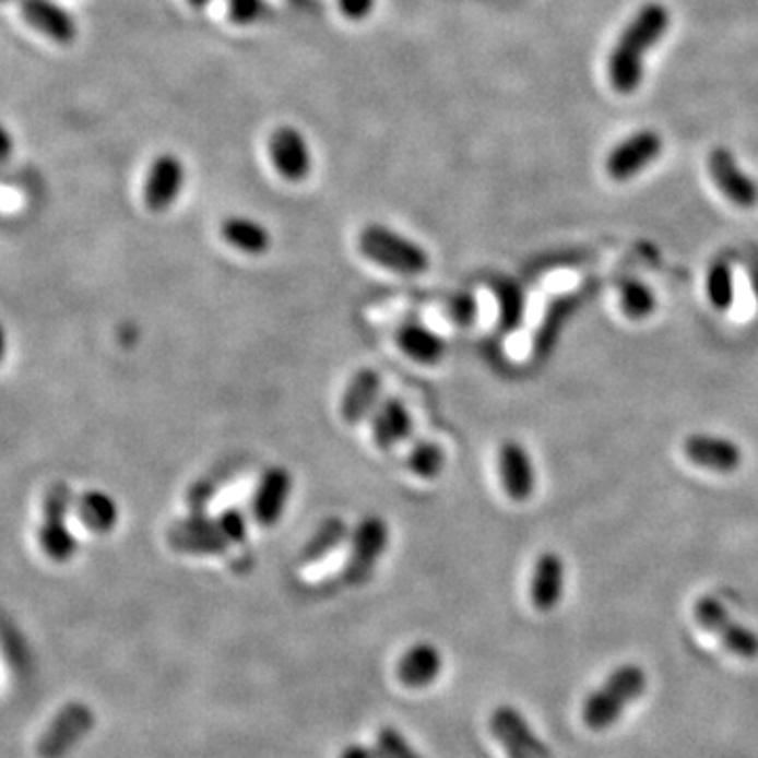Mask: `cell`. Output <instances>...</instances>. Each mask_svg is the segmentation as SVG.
<instances>
[{
	"label": "cell",
	"instance_id": "cell-15",
	"mask_svg": "<svg viewBox=\"0 0 758 758\" xmlns=\"http://www.w3.org/2000/svg\"><path fill=\"white\" fill-rule=\"evenodd\" d=\"M499 478L504 491L514 501H525L535 491V472L525 447L517 440H508L499 449Z\"/></svg>",
	"mask_w": 758,
	"mask_h": 758
},
{
	"label": "cell",
	"instance_id": "cell-17",
	"mask_svg": "<svg viewBox=\"0 0 758 758\" xmlns=\"http://www.w3.org/2000/svg\"><path fill=\"white\" fill-rule=\"evenodd\" d=\"M442 672V653L433 642H417L403 653L396 666L399 680L408 689L433 685Z\"/></svg>",
	"mask_w": 758,
	"mask_h": 758
},
{
	"label": "cell",
	"instance_id": "cell-29",
	"mask_svg": "<svg viewBox=\"0 0 758 758\" xmlns=\"http://www.w3.org/2000/svg\"><path fill=\"white\" fill-rule=\"evenodd\" d=\"M708 297L719 310H727L733 301V279H731L730 265L725 262L714 263L708 272L706 281Z\"/></svg>",
	"mask_w": 758,
	"mask_h": 758
},
{
	"label": "cell",
	"instance_id": "cell-19",
	"mask_svg": "<svg viewBox=\"0 0 758 758\" xmlns=\"http://www.w3.org/2000/svg\"><path fill=\"white\" fill-rule=\"evenodd\" d=\"M565 565L555 553H544L535 560L531 578V603L537 612H553L562 599Z\"/></svg>",
	"mask_w": 758,
	"mask_h": 758
},
{
	"label": "cell",
	"instance_id": "cell-39",
	"mask_svg": "<svg viewBox=\"0 0 758 758\" xmlns=\"http://www.w3.org/2000/svg\"><path fill=\"white\" fill-rule=\"evenodd\" d=\"M2 352H4V333L0 329V358H2Z\"/></svg>",
	"mask_w": 758,
	"mask_h": 758
},
{
	"label": "cell",
	"instance_id": "cell-24",
	"mask_svg": "<svg viewBox=\"0 0 758 758\" xmlns=\"http://www.w3.org/2000/svg\"><path fill=\"white\" fill-rule=\"evenodd\" d=\"M346 537H348V526H346V523H344L342 519H337V517L327 519V521L312 533V537L308 540V544L304 546L299 560H301L304 565L319 562L322 558H327V556L331 555L335 548H340V546L344 544Z\"/></svg>",
	"mask_w": 758,
	"mask_h": 758
},
{
	"label": "cell",
	"instance_id": "cell-9",
	"mask_svg": "<svg viewBox=\"0 0 758 758\" xmlns=\"http://www.w3.org/2000/svg\"><path fill=\"white\" fill-rule=\"evenodd\" d=\"M708 171L716 188L739 209H753L758 204V186L746 176L727 147H714L708 158Z\"/></svg>",
	"mask_w": 758,
	"mask_h": 758
},
{
	"label": "cell",
	"instance_id": "cell-22",
	"mask_svg": "<svg viewBox=\"0 0 758 758\" xmlns=\"http://www.w3.org/2000/svg\"><path fill=\"white\" fill-rule=\"evenodd\" d=\"M222 236L226 242H230L234 249L247 253V256H263L270 245H272V236L268 233V228L251 220V217H242V215H233L222 224Z\"/></svg>",
	"mask_w": 758,
	"mask_h": 758
},
{
	"label": "cell",
	"instance_id": "cell-33",
	"mask_svg": "<svg viewBox=\"0 0 758 758\" xmlns=\"http://www.w3.org/2000/svg\"><path fill=\"white\" fill-rule=\"evenodd\" d=\"M70 499H72V494L68 487H56L51 489V494L47 496V501H45V512H47V519H58V521H63L68 508H70Z\"/></svg>",
	"mask_w": 758,
	"mask_h": 758
},
{
	"label": "cell",
	"instance_id": "cell-34",
	"mask_svg": "<svg viewBox=\"0 0 758 758\" xmlns=\"http://www.w3.org/2000/svg\"><path fill=\"white\" fill-rule=\"evenodd\" d=\"M230 17L236 24H251L262 11V0H228Z\"/></svg>",
	"mask_w": 758,
	"mask_h": 758
},
{
	"label": "cell",
	"instance_id": "cell-26",
	"mask_svg": "<svg viewBox=\"0 0 758 758\" xmlns=\"http://www.w3.org/2000/svg\"><path fill=\"white\" fill-rule=\"evenodd\" d=\"M40 544L54 560H68L76 550L74 535L70 533L66 523L58 519H47V525L40 531Z\"/></svg>",
	"mask_w": 758,
	"mask_h": 758
},
{
	"label": "cell",
	"instance_id": "cell-3",
	"mask_svg": "<svg viewBox=\"0 0 758 758\" xmlns=\"http://www.w3.org/2000/svg\"><path fill=\"white\" fill-rule=\"evenodd\" d=\"M647 676L639 666L617 668L607 678V683L583 703V725L592 731L612 727L613 721L624 712V708L641 698Z\"/></svg>",
	"mask_w": 758,
	"mask_h": 758
},
{
	"label": "cell",
	"instance_id": "cell-28",
	"mask_svg": "<svg viewBox=\"0 0 758 758\" xmlns=\"http://www.w3.org/2000/svg\"><path fill=\"white\" fill-rule=\"evenodd\" d=\"M621 308L630 319H644L655 310V297L642 283L628 281L621 285Z\"/></svg>",
	"mask_w": 758,
	"mask_h": 758
},
{
	"label": "cell",
	"instance_id": "cell-18",
	"mask_svg": "<svg viewBox=\"0 0 758 758\" xmlns=\"http://www.w3.org/2000/svg\"><path fill=\"white\" fill-rule=\"evenodd\" d=\"M379 394H381V378L376 369H360L358 374L352 376L344 396H342V417L348 424H360L379 405Z\"/></svg>",
	"mask_w": 758,
	"mask_h": 758
},
{
	"label": "cell",
	"instance_id": "cell-8",
	"mask_svg": "<svg viewBox=\"0 0 758 758\" xmlns=\"http://www.w3.org/2000/svg\"><path fill=\"white\" fill-rule=\"evenodd\" d=\"M95 725L93 710L85 703H68L38 744V755L43 758H63L76 748V744L87 735Z\"/></svg>",
	"mask_w": 758,
	"mask_h": 758
},
{
	"label": "cell",
	"instance_id": "cell-31",
	"mask_svg": "<svg viewBox=\"0 0 758 758\" xmlns=\"http://www.w3.org/2000/svg\"><path fill=\"white\" fill-rule=\"evenodd\" d=\"M217 521H220V525L224 529V533H226V537H228V542H230L233 546L234 544L245 542L249 525H247V517H245L242 510H238V508H228V510H224V512L217 517Z\"/></svg>",
	"mask_w": 758,
	"mask_h": 758
},
{
	"label": "cell",
	"instance_id": "cell-12",
	"mask_svg": "<svg viewBox=\"0 0 758 758\" xmlns=\"http://www.w3.org/2000/svg\"><path fill=\"white\" fill-rule=\"evenodd\" d=\"M292 472L281 466L268 467L258 483L253 496V517L262 526H274L285 514L292 499Z\"/></svg>",
	"mask_w": 758,
	"mask_h": 758
},
{
	"label": "cell",
	"instance_id": "cell-13",
	"mask_svg": "<svg viewBox=\"0 0 758 758\" xmlns=\"http://www.w3.org/2000/svg\"><path fill=\"white\" fill-rule=\"evenodd\" d=\"M183 165L174 154L158 156L150 169H147L146 183H144V201L150 211L161 213L167 211L176 203L181 188H183Z\"/></svg>",
	"mask_w": 758,
	"mask_h": 758
},
{
	"label": "cell",
	"instance_id": "cell-20",
	"mask_svg": "<svg viewBox=\"0 0 758 758\" xmlns=\"http://www.w3.org/2000/svg\"><path fill=\"white\" fill-rule=\"evenodd\" d=\"M371 430L379 449H392L411 437L413 417L403 401L386 399L371 415Z\"/></svg>",
	"mask_w": 758,
	"mask_h": 758
},
{
	"label": "cell",
	"instance_id": "cell-27",
	"mask_svg": "<svg viewBox=\"0 0 758 758\" xmlns=\"http://www.w3.org/2000/svg\"><path fill=\"white\" fill-rule=\"evenodd\" d=\"M497 301H499V317H501V327L506 331L514 329L525 312V301H523V293L521 289L510 283V281H499L496 285Z\"/></svg>",
	"mask_w": 758,
	"mask_h": 758
},
{
	"label": "cell",
	"instance_id": "cell-21",
	"mask_svg": "<svg viewBox=\"0 0 758 758\" xmlns=\"http://www.w3.org/2000/svg\"><path fill=\"white\" fill-rule=\"evenodd\" d=\"M396 344L411 360L422 365H435L447 351L445 340L419 322H405L396 333Z\"/></svg>",
	"mask_w": 758,
	"mask_h": 758
},
{
	"label": "cell",
	"instance_id": "cell-1",
	"mask_svg": "<svg viewBox=\"0 0 758 758\" xmlns=\"http://www.w3.org/2000/svg\"><path fill=\"white\" fill-rule=\"evenodd\" d=\"M671 24L668 9L649 2L621 32L609 58V81L617 93H632L642 81V63L647 51L662 40Z\"/></svg>",
	"mask_w": 758,
	"mask_h": 758
},
{
	"label": "cell",
	"instance_id": "cell-40",
	"mask_svg": "<svg viewBox=\"0 0 758 758\" xmlns=\"http://www.w3.org/2000/svg\"><path fill=\"white\" fill-rule=\"evenodd\" d=\"M0 2H17V0H0Z\"/></svg>",
	"mask_w": 758,
	"mask_h": 758
},
{
	"label": "cell",
	"instance_id": "cell-35",
	"mask_svg": "<svg viewBox=\"0 0 758 758\" xmlns=\"http://www.w3.org/2000/svg\"><path fill=\"white\" fill-rule=\"evenodd\" d=\"M376 0H340V9L348 20H365L374 11Z\"/></svg>",
	"mask_w": 758,
	"mask_h": 758
},
{
	"label": "cell",
	"instance_id": "cell-11",
	"mask_svg": "<svg viewBox=\"0 0 758 758\" xmlns=\"http://www.w3.org/2000/svg\"><path fill=\"white\" fill-rule=\"evenodd\" d=\"M660 152L662 138L655 131H639L613 147L607 158V174L619 181L639 176L649 163L660 156Z\"/></svg>",
	"mask_w": 758,
	"mask_h": 758
},
{
	"label": "cell",
	"instance_id": "cell-14",
	"mask_svg": "<svg viewBox=\"0 0 758 758\" xmlns=\"http://www.w3.org/2000/svg\"><path fill=\"white\" fill-rule=\"evenodd\" d=\"M17 4L29 26L51 38L54 43L70 45L76 38V20L56 0H17Z\"/></svg>",
	"mask_w": 758,
	"mask_h": 758
},
{
	"label": "cell",
	"instance_id": "cell-16",
	"mask_svg": "<svg viewBox=\"0 0 758 758\" xmlns=\"http://www.w3.org/2000/svg\"><path fill=\"white\" fill-rule=\"evenodd\" d=\"M683 451L689 462L701 467L719 470V472H733L742 464L739 447L727 438L694 435V437L685 438Z\"/></svg>",
	"mask_w": 758,
	"mask_h": 758
},
{
	"label": "cell",
	"instance_id": "cell-30",
	"mask_svg": "<svg viewBox=\"0 0 758 758\" xmlns=\"http://www.w3.org/2000/svg\"><path fill=\"white\" fill-rule=\"evenodd\" d=\"M378 750L381 758H426L422 757L407 737L394 727H381L378 733Z\"/></svg>",
	"mask_w": 758,
	"mask_h": 758
},
{
	"label": "cell",
	"instance_id": "cell-10",
	"mask_svg": "<svg viewBox=\"0 0 758 758\" xmlns=\"http://www.w3.org/2000/svg\"><path fill=\"white\" fill-rule=\"evenodd\" d=\"M270 158L276 171L289 181H301L310 176L312 154L306 138L293 127H279L270 138Z\"/></svg>",
	"mask_w": 758,
	"mask_h": 758
},
{
	"label": "cell",
	"instance_id": "cell-5",
	"mask_svg": "<svg viewBox=\"0 0 758 758\" xmlns=\"http://www.w3.org/2000/svg\"><path fill=\"white\" fill-rule=\"evenodd\" d=\"M489 731L508 758H553L550 748L533 733L514 706H497L489 719Z\"/></svg>",
	"mask_w": 758,
	"mask_h": 758
},
{
	"label": "cell",
	"instance_id": "cell-23",
	"mask_svg": "<svg viewBox=\"0 0 758 758\" xmlns=\"http://www.w3.org/2000/svg\"><path fill=\"white\" fill-rule=\"evenodd\" d=\"M79 519L83 525L97 533H108L118 523V508L115 499L102 491H88L79 499Z\"/></svg>",
	"mask_w": 758,
	"mask_h": 758
},
{
	"label": "cell",
	"instance_id": "cell-7",
	"mask_svg": "<svg viewBox=\"0 0 758 758\" xmlns=\"http://www.w3.org/2000/svg\"><path fill=\"white\" fill-rule=\"evenodd\" d=\"M167 544L183 555H222L233 544L228 542L217 519L192 514L181 519L167 531Z\"/></svg>",
	"mask_w": 758,
	"mask_h": 758
},
{
	"label": "cell",
	"instance_id": "cell-2",
	"mask_svg": "<svg viewBox=\"0 0 758 758\" xmlns=\"http://www.w3.org/2000/svg\"><path fill=\"white\" fill-rule=\"evenodd\" d=\"M358 247L367 260L403 276H419L430 265L424 247L381 224L367 226L358 236Z\"/></svg>",
	"mask_w": 758,
	"mask_h": 758
},
{
	"label": "cell",
	"instance_id": "cell-4",
	"mask_svg": "<svg viewBox=\"0 0 758 758\" xmlns=\"http://www.w3.org/2000/svg\"><path fill=\"white\" fill-rule=\"evenodd\" d=\"M390 542L388 523L378 517L369 514L358 521L351 535V553L342 569V580L351 585L365 583L378 565L379 558L386 553Z\"/></svg>",
	"mask_w": 758,
	"mask_h": 758
},
{
	"label": "cell",
	"instance_id": "cell-25",
	"mask_svg": "<svg viewBox=\"0 0 758 758\" xmlns=\"http://www.w3.org/2000/svg\"><path fill=\"white\" fill-rule=\"evenodd\" d=\"M407 466L424 481L438 478L445 467V451L433 440H417L407 453Z\"/></svg>",
	"mask_w": 758,
	"mask_h": 758
},
{
	"label": "cell",
	"instance_id": "cell-36",
	"mask_svg": "<svg viewBox=\"0 0 758 758\" xmlns=\"http://www.w3.org/2000/svg\"><path fill=\"white\" fill-rule=\"evenodd\" d=\"M340 758H381L378 748L363 746V744H351L342 750Z\"/></svg>",
	"mask_w": 758,
	"mask_h": 758
},
{
	"label": "cell",
	"instance_id": "cell-37",
	"mask_svg": "<svg viewBox=\"0 0 758 758\" xmlns=\"http://www.w3.org/2000/svg\"><path fill=\"white\" fill-rule=\"evenodd\" d=\"M13 152V140H11V133L0 125V163L9 161Z\"/></svg>",
	"mask_w": 758,
	"mask_h": 758
},
{
	"label": "cell",
	"instance_id": "cell-32",
	"mask_svg": "<svg viewBox=\"0 0 758 758\" xmlns=\"http://www.w3.org/2000/svg\"><path fill=\"white\" fill-rule=\"evenodd\" d=\"M447 312L451 317V321L458 322V324H472L474 319H476V312H478V306H476V299L467 293H460L455 295L449 304H447Z\"/></svg>",
	"mask_w": 758,
	"mask_h": 758
},
{
	"label": "cell",
	"instance_id": "cell-38",
	"mask_svg": "<svg viewBox=\"0 0 758 758\" xmlns=\"http://www.w3.org/2000/svg\"><path fill=\"white\" fill-rule=\"evenodd\" d=\"M192 7H197V9H201V7H204L209 0H188Z\"/></svg>",
	"mask_w": 758,
	"mask_h": 758
},
{
	"label": "cell",
	"instance_id": "cell-6",
	"mask_svg": "<svg viewBox=\"0 0 758 758\" xmlns=\"http://www.w3.org/2000/svg\"><path fill=\"white\" fill-rule=\"evenodd\" d=\"M696 619L701 628L708 630L712 637H716L723 647H727L733 655L744 660H757L758 637L739 626L727 609L712 596H701L696 603Z\"/></svg>",
	"mask_w": 758,
	"mask_h": 758
}]
</instances>
